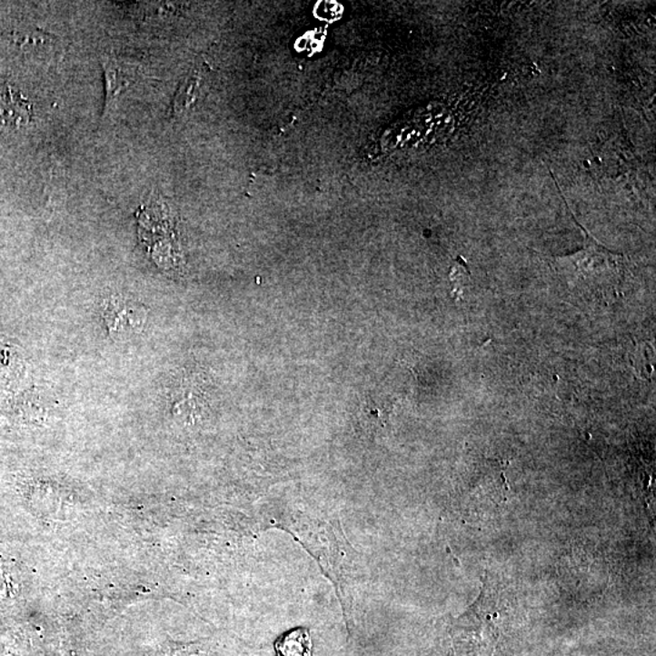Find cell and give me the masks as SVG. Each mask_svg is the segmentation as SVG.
<instances>
[{
	"instance_id": "1",
	"label": "cell",
	"mask_w": 656,
	"mask_h": 656,
	"mask_svg": "<svg viewBox=\"0 0 656 656\" xmlns=\"http://www.w3.org/2000/svg\"><path fill=\"white\" fill-rule=\"evenodd\" d=\"M489 600L482 592L477 603L460 620L459 631H463L464 656H492L497 640V629L489 609Z\"/></svg>"
},
{
	"instance_id": "2",
	"label": "cell",
	"mask_w": 656,
	"mask_h": 656,
	"mask_svg": "<svg viewBox=\"0 0 656 656\" xmlns=\"http://www.w3.org/2000/svg\"><path fill=\"white\" fill-rule=\"evenodd\" d=\"M586 236L585 251L567 259L572 264H575V273L583 277L581 279L582 283L585 281L586 283L601 284L600 275L607 273V276H614L616 269H618V259L621 257H618V255L612 254L611 252L600 246L596 241L591 239L587 233Z\"/></svg>"
},
{
	"instance_id": "3",
	"label": "cell",
	"mask_w": 656,
	"mask_h": 656,
	"mask_svg": "<svg viewBox=\"0 0 656 656\" xmlns=\"http://www.w3.org/2000/svg\"><path fill=\"white\" fill-rule=\"evenodd\" d=\"M106 312L104 316L108 323V328L113 333H134L143 326L145 321L143 309L134 306L133 303L120 301V299H113L110 304L104 306Z\"/></svg>"
},
{
	"instance_id": "4",
	"label": "cell",
	"mask_w": 656,
	"mask_h": 656,
	"mask_svg": "<svg viewBox=\"0 0 656 656\" xmlns=\"http://www.w3.org/2000/svg\"><path fill=\"white\" fill-rule=\"evenodd\" d=\"M276 649L281 656H310L312 655L310 634L304 629L291 631L280 638Z\"/></svg>"
},
{
	"instance_id": "5",
	"label": "cell",
	"mask_w": 656,
	"mask_h": 656,
	"mask_svg": "<svg viewBox=\"0 0 656 656\" xmlns=\"http://www.w3.org/2000/svg\"><path fill=\"white\" fill-rule=\"evenodd\" d=\"M23 101L17 99L13 90L0 83V128L16 124L24 117Z\"/></svg>"
},
{
	"instance_id": "6",
	"label": "cell",
	"mask_w": 656,
	"mask_h": 656,
	"mask_svg": "<svg viewBox=\"0 0 656 656\" xmlns=\"http://www.w3.org/2000/svg\"><path fill=\"white\" fill-rule=\"evenodd\" d=\"M104 68L106 75L107 101H110L111 97L114 99L118 93L131 84L132 78L129 77L131 71L118 65L114 60L104 61Z\"/></svg>"
}]
</instances>
